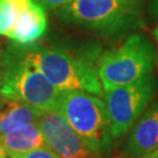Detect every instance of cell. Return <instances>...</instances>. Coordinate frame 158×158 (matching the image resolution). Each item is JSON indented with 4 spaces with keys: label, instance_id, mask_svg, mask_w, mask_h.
I'll return each instance as SVG.
<instances>
[{
    "label": "cell",
    "instance_id": "obj_1",
    "mask_svg": "<svg viewBox=\"0 0 158 158\" xmlns=\"http://www.w3.org/2000/svg\"><path fill=\"white\" fill-rule=\"evenodd\" d=\"M23 57L33 64L60 91H85L103 95V88L97 75V63L90 57L74 55L62 48L32 49Z\"/></svg>",
    "mask_w": 158,
    "mask_h": 158
},
{
    "label": "cell",
    "instance_id": "obj_2",
    "mask_svg": "<svg viewBox=\"0 0 158 158\" xmlns=\"http://www.w3.org/2000/svg\"><path fill=\"white\" fill-rule=\"evenodd\" d=\"M56 113L97 156L111 145L110 123L104 101L85 91H61Z\"/></svg>",
    "mask_w": 158,
    "mask_h": 158
},
{
    "label": "cell",
    "instance_id": "obj_3",
    "mask_svg": "<svg viewBox=\"0 0 158 158\" xmlns=\"http://www.w3.org/2000/svg\"><path fill=\"white\" fill-rule=\"evenodd\" d=\"M61 91L55 88L33 64L15 53H5L4 76L0 96L27 103L42 111H55Z\"/></svg>",
    "mask_w": 158,
    "mask_h": 158
},
{
    "label": "cell",
    "instance_id": "obj_4",
    "mask_svg": "<svg viewBox=\"0 0 158 158\" xmlns=\"http://www.w3.org/2000/svg\"><path fill=\"white\" fill-rule=\"evenodd\" d=\"M155 61L151 44L143 35H131L115 51L97 61V75L103 90L134 83L149 75Z\"/></svg>",
    "mask_w": 158,
    "mask_h": 158
},
{
    "label": "cell",
    "instance_id": "obj_5",
    "mask_svg": "<svg viewBox=\"0 0 158 158\" xmlns=\"http://www.w3.org/2000/svg\"><path fill=\"white\" fill-rule=\"evenodd\" d=\"M61 14L83 27L114 34L136 23L137 0H73L63 6Z\"/></svg>",
    "mask_w": 158,
    "mask_h": 158
},
{
    "label": "cell",
    "instance_id": "obj_6",
    "mask_svg": "<svg viewBox=\"0 0 158 158\" xmlns=\"http://www.w3.org/2000/svg\"><path fill=\"white\" fill-rule=\"evenodd\" d=\"M156 91V82L149 75L134 83L103 90L104 104L114 139L119 138L134 127Z\"/></svg>",
    "mask_w": 158,
    "mask_h": 158
},
{
    "label": "cell",
    "instance_id": "obj_7",
    "mask_svg": "<svg viewBox=\"0 0 158 158\" xmlns=\"http://www.w3.org/2000/svg\"><path fill=\"white\" fill-rule=\"evenodd\" d=\"M36 124L46 144L61 158H97L83 139L55 111H44Z\"/></svg>",
    "mask_w": 158,
    "mask_h": 158
},
{
    "label": "cell",
    "instance_id": "obj_8",
    "mask_svg": "<svg viewBox=\"0 0 158 158\" xmlns=\"http://www.w3.org/2000/svg\"><path fill=\"white\" fill-rule=\"evenodd\" d=\"M127 152L139 157L158 149V101L141 116L127 141Z\"/></svg>",
    "mask_w": 158,
    "mask_h": 158
},
{
    "label": "cell",
    "instance_id": "obj_9",
    "mask_svg": "<svg viewBox=\"0 0 158 158\" xmlns=\"http://www.w3.org/2000/svg\"><path fill=\"white\" fill-rule=\"evenodd\" d=\"M47 29V17L45 8L38 2H33L26 11L17 17L6 36L17 45L28 46L39 41Z\"/></svg>",
    "mask_w": 158,
    "mask_h": 158
},
{
    "label": "cell",
    "instance_id": "obj_10",
    "mask_svg": "<svg viewBox=\"0 0 158 158\" xmlns=\"http://www.w3.org/2000/svg\"><path fill=\"white\" fill-rule=\"evenodd\" d=\"M45 145H47L45 138L36 123L23 125L0 135V147L10 158Z\"/></svg>",
    "mask_w": 158,
    "mask_h": 158
},
{
    "label": "cell",
    "instance_id": "obj_11",
    "mask_svg": "<svg viewBox=\"0 0 158 158\" xmlns=\"http://www.w3.org/2000/svg\"><path fill=\"white\" fill-rule=\"evenodd\" d=\"M42 113L27 103L0 96V135L23 125L36 123Z\"/></svg>",
    "mask_w": 158,
    "mask_h": 158
},
{
    "label": "cell",
    "instance_id": "obj_12",
    "mask_svg": "<svg viewBox=\"0 0 158 158\" xmlns=\"http://www.w3.org/2000/svg\"><path fill=\"white\" fill-rule=\"evenodd\" d=\"M34 0H2L0 2V35H6L17 17L28 10Z\"/></svg>",
    "mask_w": 158,
    "mask_h": 158
},
{
    "label": "cell",
    "instance_id": "obj_13",
    "mask_svg": "<svg viewBox=\"0 0 158 158\" xmlns=\"http://www.w3.org/2000/svg\"><path fill=\"white\" fill-rule=\"evenodd\" d=\"M11 158H61V157H59L48 145H45V147L34 149L32 151L21 153V155H18V156H14V157H11Z\"/></svg>",
    "mask_w": 158,
    "mask_h": 158
},
{
    "label": "cell",
    "instance_id": "obj_14",
    "mask_svg": "<svg viewBox=\"0 0 158 158\" xmlns=\"http://www.w3.org/2000/svg\"><path fill=\"white\" fill-rule=\"evenodd\" d=\"M38 1H39V5H41L44 8L53 10L57 7H63L73 0H38Z\"/></svg>",
    "mask_w": 158,
    "mask_h": 158
},
{
    "label": "cell",
    "instance_id": "obj_15",
    "mask_svg": "<svg viewBox=\"0 0 158 158\" xmlns=\"http://www.w3.org/2000/svg\"><path fill=\"white\" fill-rule=\"evenodd\" d=\"M4 56H5V53L0 48V87H1L2 76H4Z\"/></svg>",
    "mask_w": 158,
    "mask_h": 158
},
{
    "label": "cell",
    "instance_id": "obj_16",
    "mask_svg": "<svg viewBox=\"0 0 158 158\" xmlns=\"http://www.w3.org/2000/svg\"><path fill=\"white\" fill-rule=\"evenodd\" d=\"M151 14L153 17L158 18V0H152V5H151Z\"/></svg>",
    "mask_w": 158,
    "mask_h": 158
},
{
    "label": "cell",
    "instance_id": "obj_17",
    "mask_svg": "<svg viewBox=\"0 0 158 158\" xmlns=\"http://www.w3.org/2000/svg\"><path fill=\"white\" fill-rule=\"evenodd\" d=\"M132 158H158V149L155 150L152 152L148 153V155H144V156H139V157H132Z\"/></svg>",
    "mask_w": 158,
    "mask_h": 158
},
{
    "label": "cell",
    "instance_id": "obj_18",
    "mask_svg": "<svg viewBox=\"0 0 158 158\" xmlns=\"http://www.w3.org/2000/svg\"><path fill=\"white\" fill-rule=\"evenodd\" d=\"M0 158H10L8 157V155L4 151V149L0 147Z\"/></svg>",
    "mask_w": 158,
    "mask_h": 158
},
{
    "label": "cell",
    "instance_id": "obj_19",
    "mask_svg": "<svg viewBox=\"0 0 158 158\" xmlns=\"http://www.w3.org/2000/svg\"><path fill=\"white\" fill-rule=\"evenodd\" d=\"M153 36H155L156 40L158 41V27H156V28L153 29Z\"/></svg>",
    "mask_w": 158,
    "mask_h": 158
},
{
    "label": "cell",
    "instance_id": "obj_20",
    "mask_svg": "<svg viewBox=\"0 0 158 158\" xmlns=\"http://www.w3.org/2000/svg\"><path fill=\"white\" fill-rule=\"evenodd\" d=\"M1 1H2V0H0V2H1Z\"/></svg>",
    "mask_w": 158,
    "mask_h": 158
}]
</instances>
